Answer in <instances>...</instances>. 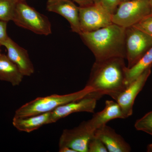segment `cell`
I'll return each instance as SVG.
<instances>
[{
  "label": "cell",
  "mask_w": 152,
  "mask_h": 152,
  "mask_svg": "<svg viewBox=\"0 0 152 152\" xmlns=\"http://www.w3.org/2000/svg\"><path fill=\"white\" fill-rule=\"evenodd\" d=\"M124 58H113L104 61H95L91 69L86 86L91 87L94 91L90 96L100 99L104 95L122 91L126 88L127 66Z\"/></svg>",
  "instance_id": "obj_1"
},
{
  "label": "cell",
  "mask_w": 152,
  "mask_h": 152,
  "mask_svg": "<svg viewBox=\"0 0 152 152\" xmlns=\"http://www.w3.org/2000/svg\"><path fill=\"white\" fill-rule=\"evenodd\" d=\"M126 28L113 23L91 32L80 34L84 43L92 52L95 61L113 58L126 59Z\"/></svg>",
  "instance_id": "obj_2"
},
{
  "label": "cell",
  "mask_w": 152,
  "mask_h": 152,
  "mask_svg": "<svg viewBox=\"0 0 152 152\" xmlns=\"http://www.w3.org/2000/svg\"><path fill=\"white\" fill-rule=\"evenodd\" d=\"M93 91L91 87L86 86L83 89L67 94L38 97L20 107L15 112L14 117L30 116L51 112L60 106L80 99Z\"/></svg>",
  "instance_id": "obj_3"
},
{
  "label": "cell",
  "mask_w": 152,
  "mask_h": 152,
  "mask_svg": "<svg viewBox=\"0 0 152 152\" xmlns=\"http://www.w3.org/2000/svg\"><path fill=\"white\" fill-rule=\"evenodd\" d=\"M12 21L20 27L37 34L48 36L52 34L51 24L48 17L30 7L25 1L19 0Z\"/></svg>",
  "instance_id": "obj_4"
},
{
  "label": "cell",
  "mask_w": 152,
  "mask_h": 152,
  "mask_svg": "<svg viewBox=\"0 0 152 152\" xmlns=\"http://www.w3.org/2000/svg\"><path fill=\"white\" fill-rule=\"evenodd\" d=\"M150 14V0H126L120 3L112 15V22L126 28L137 24Z\"/></svg>",
  "instance_id": "obj_5"
},
{
  "label": "cell",
  "mask_w": 152,
  "mask_h": 152,
  "mask_svg": "<svg viewBox=\"0 0 152 152\" xmlns=\"http://www.w3.org/2000/svg\"><path fill=\"white\" fill-rule=\"evenodd\" d=\"M125 46L127 67L133 66L152 47V36L132 26L126 28Z\"/></svg>",
  "instance_id": "obj_6"
},
{
  "label": "cell",
  "mask_w": 152,
  "mask_h": 152,
  "mask_svg": "<svg viewBox=\"0 0 152 152\" xmlns=\"http://www.w3.org/2000/svg\"><path fill=\"white\" fill-rule=\"evenodd\" d=\"M112 14L101 3L79 7V20L82 32L93 31L112 24Z\"/></svg>",
  "instance_id": "obj_7"
},
{
  "label": "cell",
  "mask_w": 152,
  "mask_h": 152,
  "mask_svg": "<svg viewBox=\"0 0 152 152\" xmlns=\"http://www.w3.org/2000/svg\"><path fill=\"white\" fill-rule=\"evenodd\" d=\"M152 66L147 68L137 78L129 84L124 90L110 95L119 105L126 118L132 115L133 106L136 98L142 89L151 73Z\"/></svg>",
  "instance_id": "obj_8"
},
{
  "label": "cell",
  "mask_w": 152,
  "mask_h": 152,
  "mask_svg": "<svg viewBox=\"0 0 152 152\" xmlns=\"http://www.w3.org/2000/svg\"><path fill=\"white\" fill-rule=\"evenodd\" d=\"M94 133L88 127L86 121L73 129L64 130L60 137L59 148L66 147L76 152H88V143Z\"/></svg>",
  "instance_id": "obj_9"
},
{
  "label": "cell",
  "mask_w": 152,
  "mask_h": 152,
  "mask_svg": "<svg viewBox=\"0 0 152 152\" xmlns=\"http://www.w3.org/2000/svg\"><path fill=\"white\" fill-rule=\"evenodd\" d=\"M47 10L61 15L69 22L72 31L80 34L82 32L79 20V7L71 0H48Z\"/></svg>",
  "instance_id": "obj_10"
},
{
  "label": "cell",
  "mask_w": 152,
  "mask_h": 152,
  "mask_svg": "<svg viewBox=\"0 0 152 152\" xmlns=\"http://www.w3.org/2000/svg\"><path fill=\"white\" fill-rule=\"evenodd\" d=\"M5 47L9 58L16 65L24 76L29 77L34 73V68L27 50L19 46L10 37L0 43Z\"/></svg>",
  "instance_id": "obj_11"
},
{
  "label": "cell",
  "mask_w": 152,
  "mask_h": 152,
  "mask_svg": "<svg viewBox=\"0 0 152 152\" xmlns=\"http://www.w3.org/2000/svg\"><path fill=\"white\" fill-rule=\"evenodd\" d=\"M97 100L87 94L84 97L59 106L51 112L52 124L71 114L80 112L94 113Z\"/></svg>",
  "instance_id": "obj_12"
},
{
  "label": "cell",
  "mask_w": 152,
  "mask_h": 152,
  "mask_svg": "<svg viewBox=\"0 0 152 152\" xmlns=\"http://www.w3.org/2000/svg\"><path fill=\"white\" fill-rule=\"evenodd\" d=\"M117 118H126L116 102L107 100L103 110L94 114L91 119L86 121L90 130L94 132L96 130L107 124L110 121Z\"/></svg>",
  "instance_id": "obj_13"
},
{
  "label": "cell",
  "mask_w": 152,
  "mask_h": 152,
  "mask_svg": "<svg viewBox=\"0 0 152 152\" xmlns=\"http://www.w3.org/2000/svg\"><path fill=\"white\" fill-rule=\"evenodd\" d=\"M94 136L104 144L109 152H129V144L110 127L104 125L95 131Z\"/></svg>",
  "instance_id": "obj_14"
},
{
  "label": "cell",
  "mask_w": 152,
  "mask_h": 152,
  "mask_svg": "<svg viewBox=\"0 0 152 152\" xmlns=\"http://www.w3.org/2000/svg\"><path fill=\"white\" fill-rule=\"evenodd\" d=\"M51 112L25 117H15L12 124L20 132L30 133L45 125L51 124Z\"/></svg>",
  "instance_id": "obj_15"
},
{
  "label": "cell",
  "mask_w": 152,
  "mask_h": 152,
  "mask_svg": "<svg viewBox=\"0 0 152 152\" xmlns=\"http://www.w3.org/2000/svg\"><path fill=\"white\" fill-rule=\"evenodd\" d=\"M24 77L16 65L7 55L2 54L0 56V80L16 86L20 84Z\"/></svg>",
  "instance_id": "obj_16"
},
{
  "label": "cell",
  "mask_w": 152,
  "mask_h": 152,
  "mask_svg": "<svg viewBox=\"0 0 152 152\" xmlns=\"http://www.w3.org/2000/svg\"><path fill=\"white\" fill-rule=\"evenodd\" d=\"M151 66H152V47L134 65L129 69L126 68V75L127 86Z\"/></svg>",
  "instance_id": "obj_17"
},
{
  "label": "cell",
  "mask_w": 152,
  "mask_h": 152,
  "mask_svg": "<svg viewBox=\"0 0 152 152\" xmlns=\"http://www.w3.org/2000/svg\"><path fill=\"white\" fill-rule=\"evenodd\" d=\"M19 0H0V20L12 21Z\"/></svg>",
  "instance_id": "obj_18"
},
{
  "label": "cell",
  "mask_w": 152,
  "mask_h": 152,
  "mask_svg": "<svg viewBox=\"0 0 152 152\" xmlns=\"http://www.w3.org/2000/svg\"><path fill=\"white\" fill-rule=\"evenodd\" d=\"M134 127L137 130L142 131L152 135V111L137 120Z\"/></svg>",
  "instance_id": "obj_19"
},
{
  "label": "cell",
  "mask_w": 152,
  "mask_h": 152,
  "mask_svg": "<svg viewBox=\"0 0 152 152\" xmlns=\"http://www.w3.org/2000/svg\"><path fill=\"white\" fill-rule=\"evenodd\" d=\"M107 148L100 139L94 136L90 140L88 145V152H107Z\"/></svg>",
  "instance_id": "obj_20"
},
{
  "label": "cell",
  "mask_w": 152,
  "mask_h": 152,
  "mask_svg": "<svg viewBox=\"0 0 152 152\" xmlns=\"http://www.w3.org/2000/svg\"><path fill=\"white\" fill-rule=\"evenodd\" d=\"M134 26L152 36V15L148 16Z\"/></svg>",
  "instance_id": "obj_21"
},
{
  "label": "cell",
  "mask_w": 152,
  "mask_h": 152,
  "mask_svg": "<svg viewBox=\"0 0 152 152\" xmlns=\"http://www.w3.org/2000/svg\"><path fill=\"white\" fill-rule=\"evenodd\" d=\"M121 0H101V3L113 15L115 12Z\"/></svg>",
  "instance_id": "obj_22"
},
{
  "label": "cell",
  "mask_w": 152,
  "mask_h": 152,
  "mask_svg": "<svg viewBox=\"0 0 152 152\" xmlns=\"http://www.w3.org/2000/svg\"><path fill=\"white\" fill-rule=\"evenodd\" d=\"M8 37L7 34V22L0 20V43Z\"/></svg>",
  "instance_id": "obj_23"
},
{
  "label": "cell",
  "mask_w": 152,
  "mask_h": 152,
  "mask_svg": "<svg viewBox=\"0 0 152 152\" xmlns=\"http://www.w3.org/2000/svg\"><path fill=\"white\" fill-rule=\"evenodd\" d=\"M77 4L79 7H86L94 4V0H71Z\"/></svg>",
  "instance_id": "obj_24"
},
{
  "label": "cell",
  "mask_w": 152,
  "mask_h": 152,
  "mask_svg": "<svg viewBox=\"0 0 152 152\" xmlns=\"http://www.w3.org/2000/svg\"><path fill=\"white\" fill-rule=\"evenodd\" d=\"M59 152H76L75 151L72 149L68 147H63L59 148Z\"/></svg>",
  "instance_id": "obj_25"
},
{
  "label": "cell",
  "mask_w": 152,
  "mask_h": 152,
  "mask_svg": "<svg viewBox=\"0 0 152 152\" xmlns=\"http://www.w3.org/2000/svg\"><path fill=\"white\" fill-rule=\"evenodd\" d=\"M147 151L148 152H152V144L148 145L147 148Z\"/></svg>",
  "instance_id": "obj_26"
},
{
  "label": "cell",
  "mask_w": 152,
  "mask_h": 152,
  "mask_svg": "<svg viewBox=\"0 0 152 152\" xmlns=\"http://www.w3.org/2000/svg\"><path fill=\"white\" fill-rule=\"evenodd\" d=\"M150 6H151V14L150 15H152V0H150Z\"/></svg>",
  "instance_id": "obj_27"
},
{
  "label": "cell",
  "mask_w": 152,
  "mask_h": 152,
  "mask_svg": "<svg viewBox=\"0 0 152 152\" xmlns=\"http://www.w3.org/2000/svg\"><path fill=\"white\" fill-rule=\"evenodd\" d=\"M94 1L96 3H101V0H94Z\"/></svg>",
  "instance_id": "obj_28"
},
{
  "label": "cell",
  "mask_w": 152,
  "mask_h": 152,
  "mask_svg": "<svg viewBox=\"0 0 152 152\" xmlns=\"http://www.w3.org/2000/svg\"><path fill=\"white\" fill-rule=\"evenodd\" d=\"M1 49H0V56H1Z\"/></svg>",
  "instance_id": "obj_29"
},
{
  "label": "cell",
  "mask_w": 152,
  "mask_h": 152,
  "mask_svg": "<svg viewBox=\"0 0 152 152\" xmlns=\"http://www.w3.org/2000/svg\"><path fill=\"white\" fill-rule=\"evenodd\" d=\"M126 1V0H121V2L123 1Z\"/></svg>",
  "instance_id": "obj_30"
},
{
  "label": "cell",
  "mask_w": 152,
  "mask_h": 152,
  "mask_svg": "<svg viewBox=\"0 0 152 152\" xmlns=\"http://www.w3.org/2000/svg\"><path fill=\"white\" fill-rule=\"evenodd\" d=\"M20 1H25V0H20Z\"/></svg>",
  "instance_id": "obj_31"
}]
</instances>
